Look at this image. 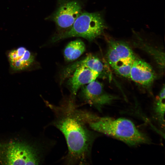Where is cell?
<instances>
[{"mask_svg": "<svg viewBox=\"0 0 165 165\" xmlns=\"http://www.w3.org/2000/svg\"><path fill=\"white\" fill-rule=\"evenodd\" d=\"M45 103L53 112L50 126L55 127L65 138L68 151L63 159L65 164L86 165L91 163L92 150L99 134L90 129L75 100L71 97L59 105Z\"/></svg>", "mask_w": 165, "mask_h": 165, "instance_id": "obj_1", "label": "cell"}, {"mask_svg": "<svg viewBox=\"0 0 165 165\" xmlns=\"http://www.w3.org/2000/svg\"><path fill=\"white\" fill-rule=\"evenodd\" d=\"M86 123L92 130L115 138L129 145L150 142L148 137L139 130L132 121L126 118L101 117L91 112Z\"/></svg>", "mask_w": 165, "mask_h": 165, "instance_id": "obj_2", "label": "cell"}, {"mask_svg": "<svg viewBox=\"0 0 165 165\" xmlns=\"http://www.w3.org/2000/svg\"><path fill=\"white\" fill-rule=\"evenodd\" d=\"M106 28L103 16L98 12H82L67 30L56 34L52 42L72 37H81L91 41L101 35Z\"/></svg>", "mask_w": 165, "mask_h": 165, "instance_id": "obj_3", "label": "cell"}, {"mask_svg": "<svg viewBox=\"0 0 165 165\" xmlns=\"http://www.w3.org/2000/svg\"><path fill=\"white\" fill-rule=\"evenodd\" d=\"M82 3L79 0H58L55 11L49 18L54 21L58 32L68 29L82 12Z\"/></svg>", "mask_w": 165, "mask_h": 165, "instance_id": "obj_4", "label": "cell"}, {"mask_svg": "<svg viewBox=\"0 0 165 165\" xmlns=\"http://www.w3.org/2000/svg\"><path fill=\"white\" fill-rule=\"evenodd\" d=\"M108 40L106 58L109 64L114 71L132 64L136 57L129 45L122 41Z\"/></svg>", "mask_w": 165, "mask_h": 165, "instance_id": "obj_5", "label": "cell"}, {"mask_svg": "<svg viewBox=\"0 0 165 165\" xmlns=\"http://www.w3.org/2000/svg\"><path fill=\"white\" fill-rule=\"evenodd\" d=\"M81 88L80 94L81 99L100 112L104 106L111 103L116 98L105 92L103 85L96 80Z\"/></svg>", "mask_w": 165, "mask_h": 165, "instance_id": "obj_6", "label": "cell"}, {"mask_svg": "<svg viewBox=\"0 0 165 165\" xmlns=\"http://www.w3.org/2000/svg\"><path fill=\"white\" fill-rule=\"evenodd\" d=\"M6 55L11 73L31 71L35 64L34 53L24 46L9 50Z\"/></svg>", "mask_w": 165, "mask_h": 165, "instance_id": "obj_7", "label": "cell"}, {"mask_svg": "<svg viewBox=\"0 0 165 165\" xmlns=\"http://www.w3.org/2000/svg\"><path fill=\"white\" fill-rule=\"evenodd\" d=\"M156 77L155 72L149 64L136 57L132 65L129 78L144 87H148L152 84Z\"/></svg>", "mask_w": 165, "mask_h": 165, "instance_id": "obj_8", "label": "cell"}, {"mask_svg": "<svg viewBox=\"0 0 165 165\" xmlns=\"http://www.w3.org/2000/svg\"><path fill=\"white\" fill-rule=\"evenodd\" d=\"M72 74L68 80L67 85L71 93V97L75 99L79 88L96 80L100 75L89 68L84 67L77 68Z\"/></svg>", "mask_w": 165, "mask_h": 165, "instance_id": "obj_9", "label": "cell"}, {"mask_svg": "<svg viewBox=\"0 0 165 165\" xmlns=\"http://www.w3.org/2000/svg\"><path fill=\"white\" fill-rule=\"evenodd\" d=\"M84 67L89 68L100 74L104 72L105 66L101 60L97 57L92 54H89L83 58L65 67L61 75L60 82L71 76L77 68Z\"/></svg>", "mask_w": 165, "mask_h": 165, "instance_id": "obj_10", "label": "cell"}, {"mask_svg": "<svg viewBox=\"0 0 165 165\" xmlns=\"http://www.w3.org/2000/svg\"><path fill=\"white\" fill-rule=\"evenodd\" d=\"M86 46L80 39H77L69 42L64 51V56L67 62L73 61L79 58L85 51Z\"/></svg>", "mask_w": 165, "mask_h": 165, "instance_id": "obj_11", "label": "cell"}, {"mask_svg": "<svg viewBox=\"0 0 165 165\" xmlns=\"http://www.w3.org/2000/svg\"><path fill=\"white\" fill-rule=\"evenodd\" d=\"M165 86L162 89L154 107L156 116L162 126L164 127L165 113Z\"/></svg>", "mask_w": 165, "mask_h": 165, "instance_id": "obj_12", "label": "cell"}]
</instances>
